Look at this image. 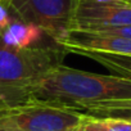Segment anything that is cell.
I'll return each instance as SVG.
<instances>
[{
  "label": "cell",
  "instance_id": "6da1fadb",
  "mask_svg": "<svg viewBox=\"0 0 131 131\" xmlns=\"http://www.w3.org/2000/svg\"><path fill=\"white\" fill-rule=\"evenodd\" d=\"M121 99H131L130 79L86 72L64 64L48 72L28 95V100L66 105L79 111L86 104Z\"/></svg>",
  "mask_w": 131,
  "mask_h": 131
},
{
  "label": "cell",
  "instance_id": "7a4b0ae2",
  "mask_svg": "<svg viewBox=\"0 0 131 131\" xmlns=\"http://www.w3.org/2000/svg\"><path fill=\"white\" fill-rule=\"evenodd\" d=\"M66 54L55 42L16 48L0 39V100L7 107L27 102L31 89L48 72L63 64Z\"/></svg>",
  "mask_w": 131,
  "mask_h": 131
},
{
  "label": "cell",
  "instance_id": "3957f363",
  "mask_svg": "<svg viewBox=\"0 0 131 131\" xmlns=\"http://www.w3.org/2000/svg\"><path fill=\"white\" fill-rule=\"evenodd\" d=\"M84 116L71 107L28 100L2 112L0 131H76Z\"/></svg>",
  "mask_w": 131,
  "mask_h": 131
},
{
  "label": "cell",
  "instance_id": "277c9868",
  "mask_svg": "<svg viewBox=\"0 0 131 131\" xmlns=\"http://www.w3.org/2000/svg\"><path fill=\"white\" fill-rule=\"evenodd\" d=\"M75 4L76 0H7L4 3L16 19L35 25L55 44L70 32Z\"/></svg>",
  "mask_w": 131,
  "mask_h": 131
},
{
  "label": "cell",
  "instance_id": "5b68a950",
  "mask_svg": "<svg viewBox=\"0 0 131 131\" xmlns=\"http://www.w3.org/2000/svg\"><path fill=\"white\" fill-rule=\"evenodd\" d=\"M131 26V2L76 0L70 31H93L103 27Z\"/></svg>",
  "mask_w": 131,
  "mask_h": 131
},
{
  "label": "cell",
  "instance_id": "8992f818",
  "mask_svg": "<svg viewBox=\"0 0 131 131\" xmlns=\"http://www.w3.org/2000/svg\"><path fill=\"white\" fill-rule=\"evenodd\" d=\"M58 45L63 48L67 54H77L80 51H100L131 55V40L93 31H70Z\"/></svg>",
  "mask_w": 131,
  "mask_h": 131
},
{
  "label": "cell",
  "instance_id": "52a82bcc",
  "mask_svg": "<svg viewBox=\"0 0 131 131\" xmlns=\"http://www.w3.org/2000/svg\"><path fill=\"white\" fill-rule=\"evenodd\" d=\"M44 32L31 23L21 22L16 18L9 23V26L0 32V39L5 45L16 48H26L34 45L41 40Z\"/></svg>",
  "mask_w": 131,
  "mask_h": 131
},
{
  "label": "cell",
  "instance_id": "ba28073f",
  "mask_svg": "<svg viewBox=\"0 0 131 131\" xmlns=\"http://www.w3.org/2000/svg\"><path fill=\"white\" fill-rule=\"evenodd\" d=\"M77 54L98 62L103 67L109 70L112 75L131 80V55L111 54V53H100V51H80Z\"/></svg>",
  "mask_w": 131,
  "mask_h": 131
},
{
  "label": "cell",
  "instance_id": "9c48e42d",
  "mask_svg": "<svg viewBox=\"0 0 131 131\" xmlns=\"http://www.w3.org/2000/svg\"><path fill=\"white\" fill-rule=\"evenodd\" d=\"M82 131H131V122L113 116H84L81 125Z\"/></svg>",
  "mask_w": 131,
  "mask_h": 131
},
{
  "label": "cell",
  "instance_id": "30bf717a",
  "mask_svg": "<svg viewBox=\"0 0 131 131\" xmlns=\"http://www.w3.org/2000/svg\"><path fill=\"white\" fill-rule=\"evenodd\" d=\"M80 111H85L84 113L91 114V116H108L114 112L131 111V99L108 100V102L86 104V105H82Z\"/></svg>",
  "mask_w": 131,
  "mask_h": 131
},
{
  "label": "cell",
  "instance_id": "8fae6325",
  "mask_svg": "<svg viewBox=\"0 0 131 131\" xmlns=\"http://www.w3.org/2000/svg\"><path fill=\"white\" fill-rule=\"evenodd\" d=\"M13 18L14 17L10 14L9 9L4 4L0 3V32L4 31L9 26V23L13 21Z\"/></svg>",
  "mask_w": 131,
  "mask_h": 131
},
{
  "label": "cell",
  "instance_id": "7c38bea8",
  "mask_svg": "<svg viewBox=\"0 0 131 131\" xmlns=\"http://www.w3.org/2000/svg\"><path fill=\"white\" fill-rule=\"evenodd\" d=\"M108 116H113V117H119V118H123L126 121H130L131 122V111H122V112H114V113H111Z\"/></svg>",
  "mask_w": 131,
  "mask_h": 131
},
{
  "label": "cell",
  "instance_id": "4fadbf2b",
  "mask_svg": "<svg viewBox=\"0 0 131 131\" xmlns=\"http://www.w3.org/2000/svg\"><path fill=\"white\" fill-rule=\"evenodd\" d=\"M5 108H8V107H7V105H5V104L2 102V100H0V114H2V112H3Z\"/></svg>",
  "mask_w": 131,
  "mask_h": 131
},
{
  "label": "cell",
  "instance_id": "5bb4252c",
  "mask_svg": "<svg viewBox=\"0 0 131 131\" xmlns=\"http://www.w3.org/2000/svg\"><path fill=\"white\" fill-rule=\"evenodd\" d=\"M5 2H7V0H2V2H0V3H2V4H4Z\"/></svg>",
  "mask_w": 131,
  "mask_h": 131
},
{
  "label": "cell",
  "instance_id": "9a60e30c",
  "mask_svg": "<svg viewBox=\"0 0 131 131\" xmlns=\"http://www.w3.org/2000/svg\"><path fill=\"white\" fill-rule=\"evenodd\" d=\"M76 131H82V130H80V128H77V130H76Z\"/></svg>",
  "mask_w": 131,
  "mask_h": 131
},
{
  "label": "cell",
  "instance_id": "2e32d148",
  "mask_svg": "<svg viewBox=\"0 0 131 131\" xmlns=\"http://www.w3.org/2000/svg\"><path fill=\"white\" fill-rule=\"evenodd\" d=\"M127 2H131V0H127Z\"/></svg>",
  "mask_w": 131,
  "mask_h": 131
},
{
  "label": "cell",
  "instance_id": "e0dca14e",
  "mask_svg": "<svg viewBox=\"0 0 131 131\" xmlns=\"http://www.w3.org/2000/svg\"><path fill=\"white\" fill-rule=\"evenodd\" d=\"M0 2H2V0H0Z\"/></svg>",
  "mask_w": 131,
  "mask_h": 131
}]
</instances>
